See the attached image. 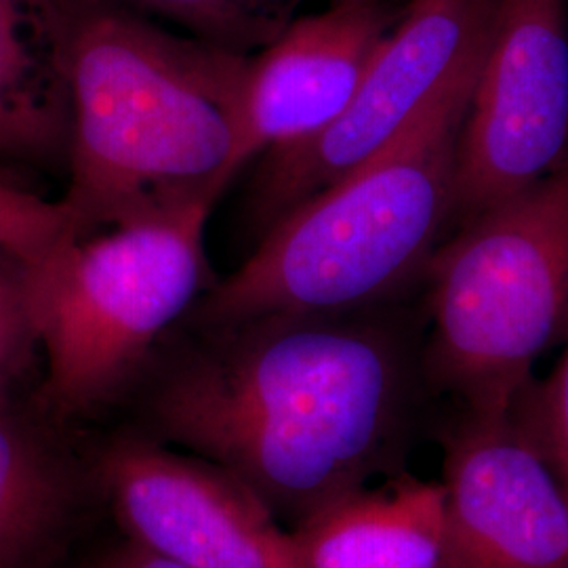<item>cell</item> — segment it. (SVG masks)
Segmentation results:
<instances>
[{
    "mask_svg": "<svg viewBox=\"0 0 568 568\" xmlns=\"http://www.w3.org/2000/svg\"><path fill=\"white\" fill-rule=\"evenodd\" d=\"M440 485V568H568V495L511 406H457Z\"/></svg>",
    "mask_w": 568,
    "mask_h": 568,
    "instance_id": "obj_8",
    "label": "cell"
},
{
    "mask_svg": "<svg viewBox=\"0 0 568 568\" xmlns=\"http://www.w3.org/2000/svg\"><path fill=\"white\" fill-rule=\"evenodd\" d=\"M293 532L307 568H440L445 490L398 474L335 499Z\"/></svg>",
    "mask_w": 568,
    "mask_h": 568,
    "instance_id": "obj_11",
    "label": "cell"
},
{
    "mask_svg": "<svg viewBox=\"0 0 568 568\" xmlns=\"http://www.w3.org/2000/svg\"><path fill=\"white\" fill-rule=\"evenodd\" d=\"M39 345L28 295V262L0 248V394Z\"/></svg>",
    "mask_w": 568,
    "mask_h": 568,
    "instance_id": "obj_17",
    "label": "cell"
},
{
    "mask_svg": "<svg viewBox=\"0 0 568 568\" xmlns=\"http://www.w3.org/2000/svg\"><path fill=\"white\" fill-rule=\"evenodd\" d=\"M405 0H328L248 61L239 169L323 133L358 93Z\"/></svg>",
    "mask_w": 568,
    "mask_h": 568,
    "instance_id": "obj_10",
    "label": "cell"
},
{
    "mask_svg": "<svg viewBox=\"0 0 568 568\" xmlns=\"http://www.w3.org/2000/svg\"><path fill=\"white\" fill-rule=\"evenodd\" d=\"M342 316L224 326L154 400L166 438L236 476L291 530L366 487L405 448V349Z\"/></svg>",
    "mask_w": 568,
    "mask_h": 568,
    "instance_id": "obj_1",
    "label": "cell"
},
{
    "mask_svg": "<svg viewBox=\"0 0 568 568\" xmlns=\"http://www.w3.org/2000/svg\"><path fill=\"white\" fill-rule=\"evenodd\" d=\"M102 568H190L180 562H173L163 558L150 549L142 548L138 544H129L126 548L119 549L105 558Z\"/></svg>",
    "mask_w": 568,
    "mask_h": 568,
    "instance_id": "obj_18",
    "label": "cell"
},
{
    "mask_svg": "<svg viewBox=\"0 0 568 568\" xmlns=\"http://www.w3.org/2000/svg\"><path fill=\"white\" fill-rule=\"evenodd\" d=\"M70 93L55 0H0V163L68 169Z\"/></svg>",
    "mask_w": 568,
    "mask_h": 568,
    "instance_id": "obj_12",
    "label": "cell"
},
{
    "mask_svg": "<svg viewBox=\"0 0 568 568\" xmlns=\"http://www.w3.org/2000/svg\"><path fill=\"white\" fill-rule=\"evenodd\" d=\"M77 236L209 209L236 178L251 55L114 0H55Z\"/></svg>",
    "mask_w": 568,
    "mask_h": 568,
    "instance_id": "obj_2",
    "label": "cell"
},
{
    "mask_svg": "<svg viewBox=\"0 0 568 568\" xmlns=\"http://www.w3.org/2000/svg\"><path fill=\"white\" fill-rule=\"evenodd\" d=\"M138 13L178 21L201 41L251 55L283 34L307 0H114Z\"/></svg>",
    "mask_w": 568,
    "mask_h": 568,
    "instance_id": "obj_14",
    "label": "cell"
},
{
    "mask_svg": "<svg viewBox=\"0 0 568 568\" xmlns=\"http://www.w3.org/2000/svg\"><path fill=\"white\" fill-rule=\"evenodd\" d=\"M501 0H405L344 114L312 140L264 154L248 215L265 232L382 150L464 61L488 47Z\"/></svg>",
    "mask_w": 568,
    "mask_h": 568,
    "instance_id": "obj_7",
    "label": "cell"
},
{
    "mask_svg": "<svg viewBox=\"0 0 568 568\" xmlns=\"http://www.w3.org/2000/svg\"><path fill=\"white\" fill-rule=\"evenodd\" d=\"M103 485L131 541L190 568H307L293 530L236 476L150 443H121Z\"/></svg>",
    "mask_w": 568,
    "mask_h": 568,
    "instance_id": "obj_9",
    "label": "cell"
},
{
    "mask_svg": "<svg viewBox=\"0 0 568 568\" xmlns=\"http://www.w3.org/2000/svg\"><path fill=\"white\" fill-rule=\"evenodd\" d=\"M511 408L546 455L568 495V345L548 379H532L518 394Z\"/></svg>",
    "mask_w": 568,
    "mask_h": 568,
    "instance_id": "obj_16",
    "label": "cell"
},
{
    "mask_svg": "<svg viewBox=\"0 0 568 568\" xmlns=\"http://www.w3.org/2000/svg\"><path fill=\"white\" fill-rule=\"evenodd\" d=\"M427 384L457 406H511L568 333V159L488 206L424 267Z\"/></svg>",
    "mask_w": 568,
    "mask_h": 568,
    "instance_id": "obj_4",
    "label": "cell"
},
{
    "mask_svg": "<svg viewBox=\"0 0 568 568\" xmlns=\"http://www.w3.org/2000/svg\"><path fill=\"white\" fill-rule=\"evenodd\" d=\"M72 487L58 455L0 394V568H30L60 532Z\"/></svg>",
    "mask_w": 568,
    "mask_h": 568,
    "instance_id": "obj_13",
    "label": "cell"
},
{
    "mask_svg": "<svg viewBox=\"0 0 568 568\" xmlns=\"http://www.w3.org/2000/svg\"><path fill=\"white\" fill-rule=\"evenodd\" d=\"M568 159V0H501L462 124L448 227Z\"/></svg>",
    "mask_w": 568,
    "mask_h": 568,
    "instance_id": "obj_6",
    "label": "cell"
},
{
    "mask_svg": "<svg viewBox=\"0 0 568 568\" xmlns=\"http://www.w3.org/2000/svg\"><path fill=\"white\" fill-rule=\"evenodd\" d=\"M209 209L70 236L28 264L42 398L79 415L108 403L209 286Z\"/></svg>",
    "mask_w": 568,
    "mask_h": 568,
    "instance_id": "obj_5",
    "label": "cell"
},
{
    "mask_svg": "<svg viewBox=\"0 0 568 568\" xmlns=\"http://www.w3.org/2000/svg\"><path fill=\"white\" fill-rule=\"evenodd\" d=\"M70 236H77V225L63 201L0 182V248L34 264Z\"/></svg>",
    "mask_w": 568,
    "mask_h": 568,
    "instance_id": "obj_15",
    "label": "cell"
},
{
    "mask_svg": "<svg viewBox=\"0 0 568 568\" xmlns=\"http://www.w3.org/2000/svg\"><path fill=\"white\" fill-rule=\"evenodd\" d=\"M488 47L448 74L365 163L272 225L199 307L217 328L264 316H339L424 272L448 230L455 159Z\"/></svg>",
    "mask_w": 568,
    "mask_h": 568,
    "instance_id": "obj_3",
    "label": "cell"
}]
</instances>
